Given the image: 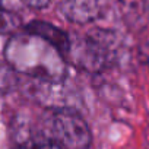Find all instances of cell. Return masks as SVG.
Wrapping results in <instances>:
<instances>
[{"label":"cell","mask_w":149,"mask_h":149,"mask_svg":"<svg viewBox=\"0 0 149 149\" xmlns=\"http://www.w3.org/2000/svg\"><path fill=\"white\" fill-rule=\"evenodd\" d=\"M5 58L16 72L34 81L61 82L67 73L66 60L60 51L29 32L15 34L8 41Z\"/></svg>","instance_id":"cell-1"},{"label":"cell","mask_w":149,"mask_h":149,"mask_svg":"<svg viewBox=\"0 0 149 149\" xmlns=\"http://www.w3.org/2000/svg\"><path fill=\"white\" fill-rule=\"evenodd\" d=\"M117 37L110 31L94 29L85 37L70 40V50L67 57L70 61L91 73L101 72L111 66L118 54Z\"/></svg>","instance_id":"cell-2"},{"label":"cell","mask_w":149,"mask_h":149,"mask_svg":"<svg viewBox=\"0 0 149 149\" xmlns=\"http://www.w3.org/2000/svg\"><path fill=\"white\" fill-rule=\"evenodd\" d=\"M50 132L61 149H88L92 142L88 123L72 108H58L53 114Z\"/></svg>","instance_id":"cell-3"},{"label":"cell","mask_w":149,"mask_h":149,"mask_svg":"<svg viewBox=\"0 0 149 149\" xmlns=\"http://www.w3.org/2000/svg\"><path fill=\"white\" fill-rule=\"evenodd\" d=\"M105 9V0H61L60 12L74 24H89L98 19Z\"/></svg>","instance_id":"cell-4"},{"label":"cell","mask_w":149,"mask_h":149,"mask_svg":"<svg viewBox=\"0 0 149 149\" xmlns=\"http://www.w3.org/2000/svg\"><path fill=\"white\" fill-rule=\"evenodd\" d=\"M25 32L42 38L44 41L50 42L54 48H57L63 57H67L70 50V37L60 28L42 21H32L25 26Z\"/></svg>","instance_id":"cell-5"},{"label":"cell","mask_w":149,"mask_h":149,"mask_svg":"<svg viewBox=\"0 0 149 149\" xmlns=\"http://www.w3.org/2000/svg\"><path fill=\"white\" fill-rule=\"evenodd\" d=\"M18 85V72L8 63L0 61V92H9Z\"/></svg>","instance_id":"cell-6"},{"label":"cell","mask_w":149,"mask_h":149,"mask_svg":"<svg viewBox=\"0 0 149 149\" xmlns=\"http://www.w3.org/2000/svg\"><path fill=\"white\" fill-rule=\"evenodd\" d=\"M21 26V19L15 13L0 8V34H9Z\"/></svg>","instance_id":"cell-7"},{"label":"cell","mask_w":149,"mask_h":149,"mask_svg":"<svg viewBox=\"0 0 149 149\" xmlns=\"http://www.w3.org/2000/svg\"><path fill=\"white\" fill-rule=\"evenodd\" d=\"M31 149H61V148L51 137H48V139L45 137V139H41V140L35 142Z\"/></svg>","instance_id":"cell-8"},{"label":"cell","mask_w":149,"mask_h":149,"mask_svg":"<svg viewBox=\"0 0 149 149\" xmlns=\"http://www.w3.org/2000/svg\"><path fill=\"white\" fill-rule=\"evenodd\" d=\"M51 0H24V3L32 9H42L50 5Z\"/></svg>","instance_id":"cell-9"},{"label":"cell","mask_w":149,"mask_h":149,"mask_svg":"<svg viewBox=\"0 0 149 149\" xmlns=\"http://www.w3.org/2000/svg\"><path fill=\"white\" fill-rule=\"evenodd\" d=\"M15 149H31V148H26V146H21V148H15Z\"/></svg>","instance_id":"cell-10"}]
</instances>
